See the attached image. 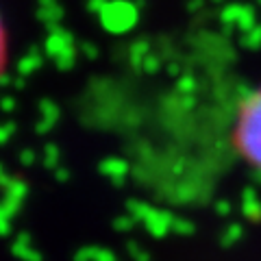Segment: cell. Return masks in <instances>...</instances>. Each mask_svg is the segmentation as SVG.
<instances>
[{"instance_id": "6da1fadb", "label": "cell", "mask_w": 261, "mask_h": 261, "mask_svg": "<svg viewBox=\"0 0 261 261\" xmlns=\"http://www.w3.org/2000/svg\"><path fill=\"white\" fill-rule=\"evenodd\" d=\"M238 140L244 157L261 172V92L252 94L242 107Z\"/></svg>"}, {"instance_id": "7a4b0ae2", "label": "cell", "mask_w": 261, "mask_h": 261, "mask_svg": "<svg viewBox=\"0 0 261 261\" xmlns=\"http://www.w3.org/2000/svg\"><path fill=\"white\" fill-rule=\"evenodd\" d=\"M5 55H7V39H5L3 20H0V72H3V65H5Z\"/></svg>"}]
</instances>
